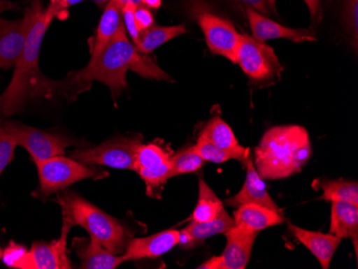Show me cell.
<instances>
[{
    "instance_id": "6da1fadb",
    "label": "cell",
    "mask_w": 358,
    "mask_h": 269,
    "mask_svg": "<svg viewBox=\"0 0 358 269\" xmlns=\"http://www.w3.org/2000/svg\"><path fill=\"white\" fill-rule=\"evenodd\" d=\"M64 9L59 0H51L48 8H43L41 0L38 3L35 19L21 56L16 61L11 82L0 97V113L3 116L17 113L29 98L46 97L53 94V82L39 69L40 49L48 27Z\"/></svg>"
},
{
    "instance_id": "7a4b0ae2",
    "label": "cell",
    "mask_w": 358,
    "mask_h": 269,
    "mask_svg": "<svg viewBox=\"0 0 358 269\" xmlns=\"http://www.w3.org/2000/svg\"><path fill=\"white\" fill-rule=\"evenodd\" d=\"M311 154L310 136L303 126H273L255 147V168L263 180H283L301 172Z\"/></svg>"
},
{
    "instance_id": "3957f363",
    "label": "cell",
    "mask_w": 358,
    "mask_h": 269,
    "mask_svg": "<svg viewBox=\"0 0 358 269\" xmlns=\"http://www.w3.org/2000/svg\"><path fill=\"white\" fill-rule=\"evenodd\" d=\"M57 202L62 208V221L71 226H82L115 256L126 251L131 233L117 219L74 192L59 194Z\"/></svg>"
},
{
    "instance_id": "277c9868",
    "label": "cell",
    "mask_w": 358,
    "mask_h": 269,
    "mask_svg": "<svg viewBox=\"0 0 358 269\" xmlns=\"http://www.w3.org/2000/svg\"><path fill=\"white\" fill-rule=\"evenodd\" d=\"M138 56L136 46L127 37L124 25L115 37L104 46L99 55L90 58V64L72 78V82H101L110 88L113 97H117L128 87L127 72L131 70Z\"/></svg>"
},
{
    "instance_id": "5b68a950",
    "label": "cell",
    "mask_w": 358,
    "mask_h": 269,
    "mask_svg": "<svg viewBox=\"0 0 358 269\" xmlns=\"http://www.w3.org/2000/svg\"><path fill=\"white\" fill-rule=\"evenodd\" d=\"M235 64L251 81L273 85L281 78L283 67L271 46L248 35H241Z\"/></svg>"
},
{
    "instance_id": "8992f818",
    "label": "cell",
    "mask_w": 358,
    "mask_h": 269,
    "mask_svg": "<svg viewBox=\"0 0 358 269\" xmlns=\"http://www.w3.org/2000/svg\"><path fill=\"white\" fill-rule=\"evenodd\" d=\"M39 174L40 189L44 196H51L56 192L88 178H99L108 176L106 172L99 168L86 166L71 158L56 156L45 161L36 163Z\"/></svg>"
},
{
    "instance_id": "52a82bcc",
    "label": "cell",
    "mask_w": 358,
    "mask_h": 269,
    "mask_svg": "<svg viewBox=\"0 0 358 269\" xmlns=\"http://www.w3.org/2000/svg\"><path fill=\"white\" fill-rule=\"evenodd\" d=\"M141 144L142 138L138 136L112 138L94 147L74 150L72 158L86 166L136 170V150Z\"/></svg>"
},
{
    "instance_id": "ba28073f",
    "label": "cell",
    "mask_w": 358,
    "mask_h": 269,
    "mask_svg": "<svg viewBox=\"0 0 358 269\" xmlns=\"http://www.w3.org/2000/svg\"><path fill=\"white\" fill-rule=\"evenodd\" d=\"M6 131L12 136L16 145L25 148L35 163L51 159L53 157L64 156L66 150L73 145L69 138L55 136L19 122L3 124Z\"/></svg>"
},
{
    "instance_id": "9c48e42d",
    "label": "cell",
    "mask_w": 358,
    "mask_h": 269,
    "mask_svg": "<svg viewBox=\"0 0 358 269\" xmlns=\"http://www.w3.org/2000/svg\"><path fill=\"white\" fill-rule=\"evenodd\" d=\"M224 235L227 242L222 254L203 263L198 267L199 269L246 268L259 232L234 224Z\"/></svg>"
},
{
    "instance_id": "30bf717a",
    "label": "cell",
    "mask_w": 358,
    "mask_h": 269,
    "mask_svg": "<svg viewBox=\"0 0 358 269\" xmlns=\"http://www.w3.org/2000/svg\"><path fill=\"white\" fill-rule=\"evenodd\" d=\"M195 19L204 34L208 49L235 64L241 35L234 25L210 11H196Z\"/></svg>"
},
{
    "instance_id": "8fae6325",
    "label": "cell",
    "mask_w": 358,
    "mask_h": 269,
    "mask_svg": "<svg viewBox=\"0 0 358 269\" xmlns=\"http://www.w3.org/2000/svg\"><path fill=\"white\" fill-rule=\"evenodd\" d=\"M246 13L253 38L257 41L265 42L273 39H287L294 43L317 41L315 34L311 29L280 25L252 8L246 7Z\"/></svg>"
},
{
    "instance_id": "7c38bea8",
    "label": "cell",
    "mask_w": 358,
    "mask_h": 269,
    "mask_svg": "<svg viewBox=\"0 0 358 269\" xmlns=\"http://www.w3.org/2000/svg\"><path fill=\"white\" fill-rule=\"evenodd\" d=\"M39 1L32 0L29 7L26 9L23 19L14 21L11 28L0 35V69H11L15 66L25 45Z\"/></svg>"
},
{
    "instance_id": "4fadbf2b",
    "label": "cell",
    "mask_w": 358,
    "mask_h": 269,
    "mask_svg": "<svg viewBox=\"0 0 358 269\" xmlns=\"http://www.w3.org/2000/svg\"><path fill=\"white\" fill-rule=\"evenodd\" d=\"M62 226L59 240L52 242H36L29 250L30 269L71 268L67 253L68 233L72 228L67 222Z\"/></svg>"
},
{
    "instance_id": "5bb4252c",
    "label": "cell",
    "mask_w": 358,
    "mask_h": 269,
    "mask_svg": "<svg viewBox=\"0 0 358 269\" xmlns=\"http://www.w3.org/2000/svg\"><path fill=\"white\" fill-rule=\"evenodd\" d=\"M179 231L166 230L152 236L136 238L129 242L126 251L122 253V262L158 259L178 245Z\"/></svg>"
},
{
    "instance_id": "9a60e30c",
    "label": "cell",
    "mask_w": 358,
    "mask_h": 269,
    "mask_svg": "<svg viewBox=\"0 0 358 269\" xmlns=\"http://www.w3.org/2000/svg\"><path fill=\"white\" fill-rule=\"evenodd\" d=\"M243 164L246 168V180L243 182V188L236 196L227 198L225 204L230 208H236L243 204H259L275 212H282L269 196L264 180L257 174L251 156Z\"/></svg>"
},
{
    "instance_id": "2e32d148",
    "label": "cell",
    "mask_w": 358,
    "mask_h": 269,
    "mask_svg": "<svg viewBox=\"0 0 358 269\" xmlns=\"http://www.w3.org/2000/svg\"><path fill=\"white\" fill-rule=\"evenodd\" d=\"M287 226H289L291 234L308 250L310 251L315 259L319 261L322 268L329 269L334 254L343 240L331 233L324 234L321 232L303 230V228L292 224H289Z\"/></svg>"
},
{
    "instance_id": "e0dca14e",
    "label": "cell",
    "mask_w": 358,
    "mask_h": 269,
    "mask_svg": "<svg viewBox=\"0 0 358 269\" xmlns=\"http://www.w3.org/2000/svg\"><path fill=\"white\" fill-rule=\"evenodd\" d=\"M234 226V220L227 214V210H221L220 214L214 220L207 222H194L189 224L184 230L179 231L178 245L182 249L194 248L209 237L224 234L227 231Z\"/></svg>"
},
{
    "instance_id": "ac0fdd59",
    "label": "cell",
    "mask_w": 358,
    "mask_h": 269,
    "mask_svg": "<svg viewBox=\"0 0 358 269\" xmlns=\"http://www.w3.org/2000/svg\"><path fill=\"white\" fill-rule=\"evenodd\" d=\"M76 254L80 260V268L115 269L122 264V256L106 250L99 240L90 236V240L78 238L73 240Z\"/></svg>"
},
{
    "instance_id": "d6986e66",
    "label": "cell",
    "mask_w": 358,
    "mask_h": 269,
    "mask_svg": "<svg viewBox=\"0 0 358 269\" xmlns=\"http://www.w3.org/2000/svg\"><path fill=\"white\" fill-rule=\"evenodd\" d=\"M233 220L235 226L259 232L282 224L285 222V217L283 212H275L262 205L243 204L235 210Z\"/></svg>"
},
{
    "instance_id": "ffe728a7",
    "label": "cell",
    "mask_w": 358,
    "mask_h": 269,
    "mask_svg": "<svg viewBox=\"0 0 358 269\" xmlns=\"http://www.w3.org/2000/svg\"><path fill=\"white\" fill-rule=\"evenodd\" d=\"M331 234L339 238H352L357 252L358 205L331 202Z\"/></svg>"
},
{
    "instance_id": "44dd1931",
    "label": "cell",
    "mask_w": 358,
    "mask_h": 269,
    "mask_svg": "<svg viewBox=\"0 0 358 269\" xmlns=\"http://www.w3.org/2000/svg\"><path fill=\"white\" fill-rule=\"evenodd\" d=\"M124 26L122 20V6L116 0H108L100 19L96 38L92 44V58L99 55L104 46L110 39L115 37L120 28Z\"/></svg>"
},
{
    "instance_id": "7402d4cb",
    "label": "cell",
    "mask_w": 358,
    "mask_h": 269,
    "mask_svg": "<svg viewBox=\"0 0 358 269\" xmlns=\"http://www.w3.org/2000/svg\"><path fill=\"white\" fill-rule=\"evenodd\" d=\"M188 33L185 25L152 26L138 35V42L134 44L136 51L142 55L148 54L158 49L159 46L179 36Z\"/></svg>"
},
{
    "instance_id": "603a6c76",
    "label": "cell",
    "mask_w": 358,
    "mask_h": 269,
    "mask_svg": "<svg viewBox=\"0 0 358 269\" xmlns=\"http://www.w3.org/2000/svg\"><path fill=\"white\" fill-rule=\"evenodd\" d=\"M194 148L204 161L213 162V163H223L229 160H237L243 163L250 156L249 148H245L243 146H238L233 150L218 147L202 136H199L198 143Z\"/></svg>"
},
{
    "instance_id": "cb8c5ba5",
    "label": "cell",
    "mask_w": 358,
    "mask_h": 269,
    "mask_svg": "<svg viewBox=\"0 0 358 269\" xmlns=\"http://www.w3.org/2000/svg\"><path fill=\"white\" fill-rule=\"evenodd\" d=\"M222 210L224 208L220 198L215 194L205 180H200L198 203L192 214V220L194 222L214 220Z\"/></svg>"
},
{
    "instance_id": "d4e9b609",
    "label": "cell",
    "mask_w": 358,
    "mask_h": 269,
    "mask_svg": "<svg viewBox=\"0 0 358 269\" xmlns=\"http://www.w3.org/2000/svg\"><path fill=\"white\" fill-rule=\"evenodd\" d=\"M200 136L211 144L227 150H233L241 146L232 128L220 117L211 118L201 132Z\"/></svg>"
},
{
    "instance_id": "484cf974",
    "label": "cell",
    "mask_w": 358,
    "mask_h": 269,
    "mask_svg": "<svg viewBox=\"0 0 358 269\" xmlns=\"http://www.w3.org/2000/svg\"><path fill=\"white\" fill-rule=\"evenodd\" d=\"M322 198L331 202H345L358 205V184L347 180H327L321 184Z\"/></svg>"
},
{
    "instance_id": "4316f807",
    "label": "cell",
    "mask_w": 358,
    "mask_h": 269,
    "mask_svg": "<svg viewBox=\"0 0 358 269\" xmlns=\"http://www.w3.org/2000/svg\"><path fill=\"white\" fill-rule=\"evenodd\" d=\"M204 162L200 154L195 150L194 146L185 148L174 156H171L170 166L172 177L198 172Z\"/></svg>"
},
{
    "instance_id": "83f0119b",
    "label": "cell",
    "mask_w": 358,
    "mask_h": 269,
    "mask_svg": "<svg viewBox=\"0 0 358 269\" xmlns=\"http://www.w3.org/2000/svg\"><path fill=\"white\" fill-rule=\"evenodd\" d=\"M171 154L156 144H141L136 150V172L141 168H157L170 163Z\"/></svg>"
},
{
    "instance_id": "f1b7e54d",
    "label": "cell",
    "mask_w": 358,
    "mask_h": 269,
    "mask_svg": "<svg viewBox=\"0 0 358 269\" xmlns=\"http://www.w3.org/2000/svg\"><path fill=\"white\" fill-rule=\"evenodd\" d=\"M0 258L10 268L30 269L29 250L21 245L15 244L13 240L0 254Z\"/></svg>"
},
{
    "instance_id": "f546056e",
    "label": "cell",
    "mask_w": 358,
    "mask_h": 269,
    "mask_svg": "<svg viewBox=\"0 0 358 269\" xmlns=\"http://www.w3.org/2000/svg\"><path fill=\"white\" fill-rule=\"evenodd\" d=\"M343 21L345 30L351 39L354 48H357L358 42V0H343Z\"/></svg>"
},
{
    "instance_id": "4dcf8cb0",
    "label": "cell",
    "mask_w": 358,
    "mask_h": 269,
    "mask_svg": "<svg viewBox=\"0 0 358 269\" xmlns=\"http://www.w3.org/2000/svg\"><path fill=\"white\" fill-rule=\"evenodd\" d=\"M16 147L17 145L14 138L6 131L3 124H0V176L13 160Z\"/></svg>"
},
{
    "instance_id": "1f68e13d",
    "label": "cell",
    "mask_w": 358,
    "mask_h": 269,
    "mask_svg": "<svg viewBox=\"0 0 358 269\" xmlns=\"http://www.w3.org/2000/svg\"><path fill=\"white\" fill-rule=\"evenodd\" d=\"M136 8V6L134 3H127V5L122 6V20L124 22V27L128 30L134 44L138 42V35H140L138 28H136V17H134Z\"/></svg>"
},
{
    "instance_id": "d6a6232c",
    "label": "cell",
    "mask_w": 358,
    "mask_h": 269,
    "mask_svg": "<svg viewBox=\"0 0 358 269\" xmlns=\"http://www.w3.org/2000/svg\"><path fill=\"white\" fill-rule=\"evenodd\" d=\"M134 17H136V28H138V33H142L144 30L148 29V28L154 26V15H152V12L148 10V8L143 6L142 3L136 6Z\"/></svg>"
},
{
    "instance_id": "836d02e7",
    "label": "cell",
    "mask_w": 358,
    "mask_h": 269,
    "mask_svg": "<svg viewBox=\"0 0 358 269\" xmlns=\"http://www.w3.org/2000/svg\"><path fill=\"white\" fill-rule=\"evenodd\" d=\"M307 5L309 12H310L311 21L315 25L320 24L323 19V7H322V0H303Z\"/></svg>"
},
{
    "instance_id": "e575fe53",
    "label": "cell",
    "mask_w": 358,
    "mask_h": 269,
    "mask_svg": "<svg viewBox=\"0 0 358 269\" xmlns=\"http://www.w3.org/2000/svg\"><path fill=\"white\" fill-rule=\"evenodd\" d=\"M235 1L243 3L245 7L252 8L253 10L263 14L265 17L271 13L267 0H235Z\"/></svg>"
},
{
    "instance_id": "d590c367",
    "label": "cell",
    "mask_w": 358,
    "mask_h": 269,
    "mask_svg": "<svg viewBox=\"0 0 358 269\" xmlns=\"http://www.w3.org/2000/svg\"><path fill=\"white\" fill-rule=\"evenodd\" d=\"M141 3L150 9H158L162 5V0H141Z\"/></svg>"
},
{
    "instance_id": "8d00e7d4",
    "label": "cell",
    "mask_w": 358,
    "mask_h": 269,
    "mask_svg": "<svg viewBox=\"0 0 358 269\" xmlns=\"http://www.w3.org/2000/svg\"><path fill=\"white\" fill-rule=\"evenodd\" d=\"M13 23L14 21H7V20L0 17V35H3L7 30H9L11 26L13 25Z\"/></svg>"
},
{
    "instance_id": "74e56055",
    "label": "cell",
    "mask_w": 358,
    "mask_h": 269,
    "mask_svg": "<svg viewBox=\"0 0 358 269\" xmlns=\"http://www.w3.org/2000/svg\"><path fill=\"white\" fill-rule=\"evenodd\" d=\"M14 7H15L14 3H10L7 0H0V13H3V12L7 11V10L13 9Z\"/></svg>"
},
{
    "instance_id": "f35d334b",
    "label": "cell",
    "mask_w": 358,
    "mask_h": 269,
    "mask_svg": "<svg viewBox=\"0 0 358 269\" xmlns=\"http://www.w3.org/2000/svg\"><path fill=\"white\" fill-rule=\"evenodd\" d=\"M118 3L122 6L127 5V3H134V5L138 6L141 5V0H116Z\"/></svg>"
},
{
    "instance_id": "ab89813d",
    "label": "cell",
    "mask_w": 358,
    "mask_h": 269,
    "mask_svg": "<svg viewBox=\"0 0 358 269\" xmlns=\"http://www.w3.org/2000/svg\"><path fill=\"white\" fill-rule=\"evenodd\" d=\"M275 1H277V0H267L269 9L273 10V12H275Z\"/></svg>"
},
{
    "instance_id": "60d3db41",
    "label": "cell",
    "mask_w": 358,
    "mask_h": 269,
    "mask_svg": "<svg viewBox=\"0 0 358 269\" xmlns=\"http://www.w3.org/2000/svg\"><path fill=\"white\" fill-rule=\"evenodd\" d=\"M96 3H103V1H106V0H94Z\"/></svg>"
},
{
    "instance_id": "b9f144b4",
    "label": "cell",
    "mask_w": 358,
    "mask_h": 269,
    "mask_svg": "<svg viewBox=\"0 0 358 269\" xmlns=\"http://www.w3.org/2000/svg\"><path fill=\"white\" fill-rule=\"evenodd\" d=\"M60 3H62V1H64V0H59Z\"/></svg>"
}]
</instances>
